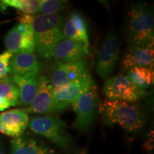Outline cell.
Here are the masks:
<instances>
[{
	"mask_svg": "<svg viewBox=\"0 0 154 154\" xmlns=\"http://www.w3.org/2000/svg\"><path fill=\"white\" fill-rule=\"evenodd\" d=\"M19 22L29 24L33 32L35 51L42 58H51L57 44L63 38V18L59 14H19Z\"/></svg>",
	"mask_w": 154,
	"mask_h": 154,
	"instance_id": "1",
	"label": "cell"
},
{
	"mask_svg": "<svg viewBox=\"0 0 154 154\" xmlns=\"http://www.w3.org/2000/svg\"><path fill=\"white\" fill-rule=\"evenodd\" d=\"M124 34L129 46L154 42L153 9L143 3L131 5L126 12Z\"/></svg>",
	"mask_w": 154,
	"mask_h": 154,
	"instance_id": "2",
	"label": "cell"
},
{
	"mask_svg": "<svg viewBox=\"0 0 154 154\" xmlns=\"http://www.w3.org/2000/svg\"><path fill=\"white\" fill-rule=\"evenodd\" d=\"M99 112L106 125H118L128 132L141 129L145 124V116L136 103L106 99L101 102Z\"/></svg>",
	"mask_w": 154,
	"mask_h": 154,
	"instance_id": "3",
	"label": "cell"
},
{
	"mask_svg": "<svg viewBox=\"0 0 154 154\" xmlns=\"http://www.w3.org/2000/svg\"><path fill=\"white\" fill-rule=\"evenodd\" d=\"M29 128L34 134L47 138L63 150H67L72 143V138L63 121L58 117L44 116L29 119Z\"/></svg>",
	"mask_w": 154,
	"mask_h": 154,
	"instance_id": "4",
	"label": "cell"
},
{
	"mask_svg": "<svg viewBox=\"0 0 154 154\" xmlns=\"http://www.w3.org/2000/svg\"><path fill=\"white\" fill-rule=\"evenodd\" d=\"M103 91L109 100L136 103L146 97V89L138 87L124 74L109 77L106 81Z\"/></svg>",
	"mask_w": 154,
	"mask_h": 154,
	"instance_id": "5",
	"label": "cell"
},
{
	"mask_svg": "<svg viewBox=\"0 0 154 154\" xmlns=\"http://www.w3.org/2000/svg\"><path fill=\"white\" fill-rule=\"evenodd\" d=\"M89 72L75 82L53 90L51 113H61L72 105L82 94L95 86Z\"/></svg>",
	"mask_w": 154,
	"mask_h": 154,
	"instance_id": "6",
	"label": "cell"
},
{
	"mask_svg": "<svg viewBox=\"0 0 154 154\" xmlns=\"http://www.w3.org/2000/svg\"><path fill=\"white\" fill-rule=\"evenodd\" d=\"M99 98L96 85L84 92L72 103L76 113L73 127L80 131L88 130L93 124L97 111Z\"/></svg>",
	"mask_w": 154,
	"mask_h": 154,
	"instance_id": "7",
	"label": "cell"
},
{
	"mask_svg": "<svg viewBox=\"0 0 154 154\" xmlns=\"http://www.w3.org/2000/svg\"><path fill=\"white\" fill-rule=\"evenodd\" d=\"M119 49L118 36L110 31L103 39L96 63V72L103 79H109L114 72L119 59Z\"/></svg>",
	"mask_w": 154,
	"mask_h": 154,
	"instance_id": "8",
	"label": "cell"
},
{
	"mask_svg": "<svg viewBox=\"0 0 154 154\" xmlns=\"http://www.w3.org/2000/svg\"><path fill=\"white\" fill-rule=\"evenodd\" d=\"M6 49L12 54L35 51L33 32L29 24L19 22L5 37Z\"/></svg>",
	"mask_w": 154,
	"mask_h": 154,
	"instance_id": "9",
	"label": "cell"
},
{
	"mask_svg": "<svg viewBox=\"0 0 154 154\" xmlns=\"http://www.w3.org/2000/svg\"><path fill=\"white\" fill-rule=\"evenodd\" d=\"M89 63L87 60L76 62H58L51 71L49 78L54 89L63 87L75 82L89 72Z\"/></svg>",
	"mask_w": 154,
	"mask_h": 154,
	"instance_id": "10",
	"label": "cell"
},
{
	"mask_svg": "<svg viewBox=\"0 0 154 154\" xmlns=\"http://www.w3.org/2000/svg\"><path fill=\"white\" fill-rule=\"evenodd\" d=\"M53 57L58 62L72 63L85 60L91 54L89 46L84 42L63 38L56 46Z\"/></svg>",
	"mask_w": 154,
	"mask_h": 154,
	"instance_id": "11",
	"label": "cell"
},
{
	"mask_svg": "<svg viewBox=\"0 0 154 154\" xmlns=\"http://www.w3.org/2000/svg\"><path fill=\"white\" fill-rule=\"evenodd\" d=\"M154 42L131 45L125 51L121 61V70L126 71L133 67L146 66L153 67Z\"/></svg>",
	"mask_w": 154,
	"mask_h": 154,
	"instance_id": "12",
	"label": "cell"
},
{
	"mask_svg": "<svg viewBox=\"0 0 154 154\" xmlns=\"http://www.w3.org/2000/svg\"><path fill=\"white\" fill-rule=\"evenodd\" d=\"M29 117L24 108L12 109L0 114V125L2 134L11 137H19L27 128Z\"/></svg>",
	"mask_w": 154,
	"mask_h": 154,
	"instance_id": "13",
	"label": "cell"
},
{
	"mask_svg": "<svg viewBox=\"0 0 154 154\" xmlns=\"http://www.w3.org/2000/svg\"><path fill=\"white\" fill-rule=\"evenodd\" d=\"M54 88L49 77L41 75L38 77L37 92L34 101L27 108H24L28 113L45 114L51 113Z\"/></svg>",
	"mask_w": 154,
	"mask_h": 154,
	"instance_id": "14",
	"label": "cell"
},
{
	"mask_svg": "<svg viewBox=\"0 0 154 154\" xmlns=\"http://www.w3.org/2000/svg\"><path fill=\"white\" fill-rule=\"evenodd\" d=\"M11 74L23 77L38 76L41 64L34 53L13 54L9 62Z\"/></svg>",
	"mask_w": 154,
	"mask_h": 154,
	"instance_id": "15",
	"label": "cell"
},
{
	"mask_svg": "<svg viewBox=\"0 0 154 154\" xmlns=\"http://www.w3.org/2000/svg\"><path fill=\"white\" fill-rule=\"evenodd\" d=\"M8 80L14 83L19 88L18 106L27 108L34 101L37 92L38 76L26 78L10 74Z\"/></svg>",
	"mask_w": 154,
	"mask_h": 154,
	"instance_id": "16",
	"label": "cell"
},
{
	"mask_svg": "<svg viewBox=\"0 0 154 154\" xmlns=\"http://www.w3.org/2000/svg\"><path fill=\"white\" fill-rule=\"evenodd\" d=\"M52 150L32 138L19 136L11 140L10 154H51Z\"/></svg>",
	"mask_w": 154,
	"mask_h": 154,
	"instance_id": "17",
	"label": "cell"
},
{
	"mask_svg": "<svg viewBox=\"0 0 154 154\" xmlns=\"http://www.w3.org/2000/svg\"><path fill=\"white\" fill-rule=\"evenodd\" d=\"M126 76L135 85L145 89L153 84V67H133L126 71Z\"/></svg>",
	"mask_w": 154,
	"mask_h": 154,
	"instance_id": "18",
	"label": "cell"
},
{
	"mask_svg": "<svg viewBox=\"0 0 154 154\" xmlns=\"http://www.w3.org/2000/svg\"><path fill=\"white\" fill-rule=\"evenodd\" d=\"M40 5V0H0V9L5 11L8 7L17 9L20 14H36Z\"/></svg>",
	"mask_w": 154,
	"mask_h": 154,
	"instance_id": "19",
	"label": "cell"
},
{
	"mask_svg": "<svg viewBox=\"0 0 154 154\" xmlns=\"http://www.w3.org/2000/svg\"><path fill=\"white\" fill-rule=\"evenodd\" d=\"M19 97V88L14 83L9 80L0 82V98L9 106H18Z\"/></svg>",
	"mask_w": 154,
	"mask_h": 154,
	"instance_id": "20",
	"label": "cell"
},
{
	"mask_svg": "<svg viewBox=\"0 0 154 154\" xmlns=\"http://www.w3.org/2000/svg\"><path fill=\"white\" fill-rule=\"evenodd\" d=\"M68 2L64 0H40V5L36 14H53L64 9Z\"/></svg>",
	"mask_w": 154,
	"mask_h": 154,
	"instance_id": "21",
	"label": "cell"
},
{
	"mask_svg": "<svg viewBox=\"0 0 154 154\" xmlns=\"http://www.w3.org/2000/svg\"><path fill=\"white\" fill-rule=\"evenodd\" d=\"M69 18L72 20L73 25L79 34L82 42L86 45L89 46L87 25L84 17L78 12H72L69 15Z\"/></svg>",
	"mask_w": 154,
	"mask_h": 154,
	"instance_id": "22",
	"label": "cell"
},
{
	"mask_svg": "<svg viewBox=\"0 0 154 154\" xmlns=\"http://www.w3.org/2000/svg\"><path fill=\"white\" fill-rule=\"evenodd\" d=\"M13 54L9 51H5L0 54V82L8 80L11 74L9 62Z\"/></svg>",
	"mask_w": 154,
	"mask_h": 154,
	"instance_id": "23",
	"label": "cell"
},
{
	"mask_svg": "<svg viewBox=\"0 0 154 154\" xmlns=\"http://www.w3.org/2000/svg\"><path fill=\"white\" fill-rule=\"evenodd\" d=\"M0 154H5V149H4V146L2 143V141L0 140Z\"/></svg>",
	"mask_w": 154,
	"mask_h": 154,
	"instance_id": "24",
	"label": "cell"
},
{
	"mask_svg": "<svg viewBox=\"0 0 154 154\" xmlns=\"http://www.w3.org/2000/svg\"><path fill=\"white\" fill-rule=\"evenodd\" d=\"M77 154H88V153H87V152H86V151H82L79 152V153H77Z\"/></svg>",
	"mask_w": 154,
	"mask_h": 154,
	"instance_id": "25",
	"label": "cell"
},
{
	"mask_svg": "<svg viewBox=\"0 0 154 154\" xmlns=\"http://www.w3.org/2000/svg\"><path fill=\"white\" fill-rule=\"evenodd\" d=\"M2 128L1 125H0V133H2Z\"/></svg>",
	"mask_w": 154,
	"mask_h": 154,
	"instance_id": "26",
	"label": "cell"
}]
</instances>
